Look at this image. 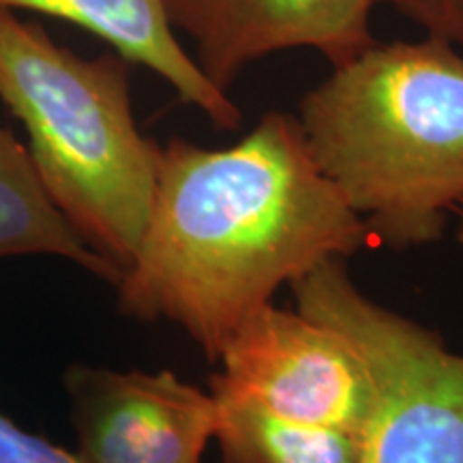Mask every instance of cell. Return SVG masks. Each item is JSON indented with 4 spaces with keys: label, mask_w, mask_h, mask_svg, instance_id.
Returning a JSON list of instances; mask_svg holds the SVG:
<instances>
[{
    "label": "cell",
    "mask_w": 463,
    "mask_h": 463,
    "mask_svg": "<svg viewBox=\"0 0 463 463\" xmlns=\"http://www.w3.org/2000/svg\"><path fill=\"white\" fill-rule=\"evenodd\" d=\"M215 402L223 463H361V436L354 433L288 420L232 399Z\"/></svg>",
    "instance_id": "10"
},
{
    "label": "cell",
    "mask_w": 463,
    "mask_h": 463,
    "mask_svg": "<svg viewBox=\"0 0 463 463\" xmlns=\"http://www.w3.org/2000/svg\"><path fill=\"white\" fill-rule=\"evenodd\" d=\"M215 363L222 369L208 382L215 397L354 436L372 420L375 386L363 356L298 309L262 305L236 326Z\"/></svg>",
    "instance_id": "5"
},
{
    "label": "cell",
    "mask_w": 463,
    "mask_h": 463,
    "mask_svg": "<svg viewBox=\"0 0 463 463\" xmlns=\"http://www.w3.org/2000/svg\"><path fill=\"white\" fill-rule=\"evenodd\" d=\"M298 125L373 242L405 251L442 239L463 202L461 45L373 42L307 92Z\"/></svg>",
    "instance_id": "2"
},
{
    "label": "cell",
    "mask_w": 463,
    "mask_h": 463,
    "mask_svg": "<svg viewBox=\"0 0 463 463\" xmlns=\"http://www.w3.org/2000/svg\"><path fill=\"white\" fill-rule=\"evenodd\" d=\"M11 256L62 258L114 286L120 277L50 198L26 144L0 125V258Z\"/></svg>",
    "instance_id": "9"
},
{
    "label": "cell",
    "mask_w": 463,
    "mask_h": 463,
    "mask_svg": "<svg viewBox=\"0 0 463 463\" xmlns=\"http://www.w3.org/2000/svg\"><path fill=\"white\" fill-rule=\"evenodd\" d=\"M65 386L84 463H202L215 439V397L172 372L71 364Z\"/></svg>",
    "instance_id": "6"
},
{
    "label": "cell",
    "mask_w": 463,
    "mask_h": 463,
    "mask_svg": "<svg viewBox=\"0 0 463 463\" xmlns=\"http://www.w3.org/2000/svg\"><path fill=\"white\" fill-rule=\"evenodd\" d=\"M391 5L425 34L449 39L463 48V0H380Z\"/></svg>",
    "instance_id": "12"
},
{
    "label": "cell",
    "mask_w": 463,
    "mask_h": 463,
    "mask_svg": "<svg viewBox=\"0 0 463 463\" xmlns=\"http://www.w3.org/2000/svg\"><path fill=\"white\" fill-rule=\"evenodd\" d=\"M127 65L116 52L78 56L0 7V99L24 125L50 198L120 273L146 225L161 150L136 123Z\"/></svg>",
    "instance_id": "3"
},
{
    "label": "cell",
    "mask_w": 463,
    "mask_h": 463,
    "mask_svg": "<svg viewBox=\"0 0 463 463\" xmlns=\"http://www.w3.org/2000/svg\"><path fill=\"white\" fill-rule=\"evenodd\" d=\"M375 245L324 176L298 118L266 112L228 148L172 137L159 150L150 213L120 273L118 311L167 320L208 361L281 286Z\"/></svg>",
    "instance_id": "1"
},
{
    "label": "cell",
    "mask_w": 463,
    "mask_h": 463,
    "mask_svg": "<svg viewBox=\"0 0 463 463\" xmlns=\"http://www.w3.org/2000/svg\"><path fill=\"white\" fill-rule=\"evenodd\" d=\"M0 463H84L82 457L34 436L0 412Z\"/></svg>",
    "instance_id": "11"
},
{
    "label": "cell",
    "mask_w": 463,
    "mask_h": 463,
    "mask_svg": "<svg viewBox=\"0 0 463 463\" xmlns=\"http://www.w3.org/2000/svg\"><path fill=\"white\" fill-rule=\"evenodd\" d=\"M289 289L297 309L344 335L372 373L361 463H463V354L363 294L345 260H326Z\"/></svg>",
    "instance_id": "4"
},
{
    "label": "cell",
    "mask_w": 463,
    "mask_h": 463,
    "mask_svg": "<svg viewBox=\"0 0 463 463\" xmlns=\"http://www.w3.org/2000/svg\"><path fill=\"white\" fill-rule=\"evenodd\" d=\"M9 11H34L86 28L112 45L127 62L157 73L178 99L198 108L217 129L234 131L242 114L228 92L217 89L178 42L165 0H0Z\"/></svg>",
    "instance_id": "8"
},
{
    "label": "cell",
    "mask_w": 463,
    "mask_h": 463,
    "mask_svg": "<svg viewBox=\"0 0 463 463\" xmlns=\"http://www.w3.org/2000/svg\"><path fill=\"white\" fill-rule=\"evenodd\" d=\"M380 0H165L174 31L194 39L195 62L230 90L249 65L288 50H316L331 65L369 48Z\"/></svg>",
    "instance_id": "7"
},
{
    "label": "cell",
    "mask_w": 463,
    "mask_h": 463,
    "mask_svg": "<svg viewBox=\"0 0 463 463\" xmlns=\"http://www.w3.org/2000/svg\"><path fill=\"white\" fill-rule=\"evenodd\" d=\"M455 213H457V217H459V241L463 242V202L455 208Z\"/></svg>",
    "instance_id": "13"
}]
</instances>
